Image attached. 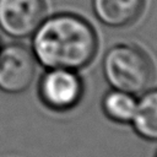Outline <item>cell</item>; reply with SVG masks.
I'll list each match as a JSON object with an SVG mask.
<instances>
[{"label":"cell","mask_w":157,"mask_h":157,"mask_svg":"<svg viewBox=\"0 0 157 157\" xmlns=\"http://www.w3.org/2000/svg\"><path fill=\"white\" fill-rule=\"evenodd\" d=\"M83 90V81L77 71L47 69L39 80L38 96L47 108L55 112H66L81 102Z\"/></svg>","instance_id":"3957f363"},{"label":"cell","mask_w":157,"mask_h":157,"mask_svg":"<svg viewBox=\"0 0 157 157\" xmlns=\"http://www.w3.org/2000/svg\"><path fill=\"white\" fill-rule=\"evenodd\" d=\"M131 125L140 137L157 141V87L148 88L137 97Z\"/></svg>","instance_id":"52a82bcc"},{"label":"cell","mask_w":157,"mask_h":157,"mask_svg":"<svg viewBox=\"0 0 157 157\" xmlns=\"http://www.w3.org/2000/svg\"><path fill=\"white\" fill-rule=\"evenodd\" d=\"M102 70L110 88L136 97L150 88L155 75L150 56L140 47L125 43L115 44L105 52Z\"/></svg>","instance_id":"7a4b0ae2"},{"label":"cell","mask_w":157,"mask_h":157,"mask_svg":"<svg viewBox=\"0 0 157 157\" xmlns=\"http://www.w3.org/2000/svg\"><path fill=\"white\" fill-rule=\"evenodd\" d=\"M0 48H1V47H0Z\"/></svg>","instance_id":"30bf717a"},{"label":"cell","mask_w":157,"mask_h":157,"mask_svg":"<svg viewBox=\"0 0 157 157\" xmlns=\"http://www.w3.org/2000/svg\"><path fill=\"white\" fill-rule=\"evenodd\" d=\"M45 10V0H0V29L11 38L32 37Z\"/></svg>","instance_id":"5b68a950"},{"label":"cell","mask_w":157,"mask_h":157,"mask_svg":"<svg viewBox=\"0 0 157 157\" xmlns=\"http://www.w3.org/2000/svg\"><path fill=\"white\" fill-rule=\"evenodd\" d=\"M37 60L31 48L10 43L0 48V91L9 94L25 92L33 82Z\"/></svg>","instance_id":"277c9868"},{"label":"cell","mask_w":157,"mask_h":157,"mask_svg":"<svg viewBox=\"0 0 157 157\" xmlns=\"http://www.w3.org/2000/svg\"><path fill=\"white\" fill-rule=\"evenodd\" d=\"M156 157H157V155H156Z\"/></svg>","instance_id":"9c48e42d"},{"label":"cell","mask_w":157,"mask_h":157,"mask_svg":"<svg viewBox=\"0 0 157 157\" xmlns=\"http://www.w3.org/2000/svg\"><path fill=\"white\" fill-rule=\"evenodd\" d=\"M31 50L45 69L80 70L93 60L98 50V36L93 26L71 12L45 17L32 34Z\"/></svg>","instance_id":"6da1fadb"},{"label":"cell","mask_w":157,"mask_h":157,"mask_svg":"<svg viewBox=\"0 0 157 157\" xmlns=\"http://www.w3.org/2000/svg\"><path fill=\"white\" fill-rule=\"evenodd\" d=\"M136 102V96L110 88L102 98V109L109 120L118 124H131Z\"/></svg>","instance_id":"ba28073f"},{"label":"cell","mask_w":157,"mask_h":157,"mask_svg":"<svg viewBox=\"0 0 157 157\" xmlns=\"http://www.w3.org/2000/svg\"><path fill=\"white\" fill-rule=\"evenodd\" d=\"M145 5L146 0H92V11L104 26L121 28L139 20Z\"/></svg>","instance_id":"8992f818"}]
</instances>
